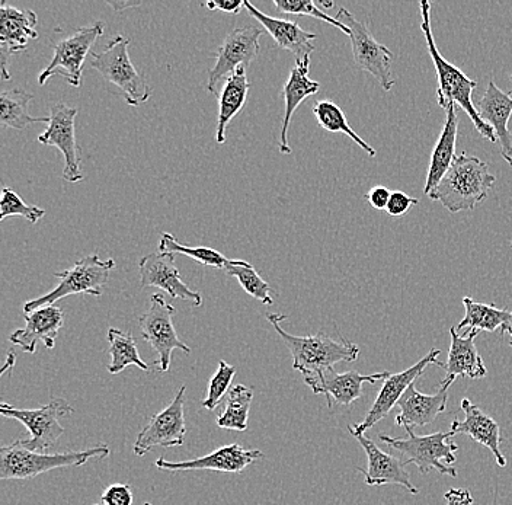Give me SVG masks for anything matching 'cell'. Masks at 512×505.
<instances>
[{
  "mask_svg": "<svg viewBox=\"0 0 512 505\" xmlns=\"http://www.w3.org/2000/svg\"><path fill=\"white\" fill-rule=\"evenodd\" d=\"M34 95L24 89L3 91L0 97V123L15 130H25L35 123H50V117H32L28 105Z\"/></svg>",
  "mask_w": 512,
  "mask_h": 505,
  "instance_id": "4dcf8cb0",
  "label": "cell"
},
{
  "mask_svg": "<svg viewBox=\"0 0 512 505\" xmlns=\"http://www.w3.org/2000/svg\"><path fill=\"white\" fill-rule=\"evenodd\" d=\"M501 331H502V334L510 335V337H511L510 347H512V319L510 322H508V324H505L504 326H502Z\"/></svg>",
  "mask_w": 512,
  "mask_h": 505,
  "instance_id": "bcb514c9",
  "label": "cell"
},
{
  "mask_svg": "<svg viewBox=\"0 0 512 505\" xmlns=\"http://www.w3.org/2000/svg\"><path fill=\"white\" fill-rule=\"evenodd\" d=\"M262 30L258 27L236 28L226 38L216 53V63L208 72L207 91L219 97L223 83L240 67L248 66L259 53Z\"/></svg>",
  "mask_w": 512,
  "mask_h": 505,
  "instance_id": "7c38bea8",
  "label": "cell"
},
{
  "mask_svg": "<svg viewBox=\"0 0 512 505\" xmlns=\"http://www.w3.org/2000/svg\"><path fill=\"white\" fill-rule=\"evenodd\" d=\"M249 88L251 85H249L245 67H240L223 83L217 97L219 98V117H217L216 137L219 145L226 142V129L230 121L245 107Z\"/></svg>",
  "mask_w": 512,
  "mask_h": 505,
  "instance_id": "f1b7e54d",
  "label": "cell"
},
{
  "mask_svg": "<svg viewBox=\"0 0 512 505\" xmlns=\"http://www.w3.org/2000/svg\"><path fill=\"white\" fill-rule=\"evenodd\" d=\"M275 9L283 14L291 15H304V17H312L320 19V21L328 22L332 27L338 28V30L344 31L345 34L350 37V30L341 22L336 21L335 18L329 17L325 11L318 8L316 3L312 0H274Z\"/></svg>",
  "mask_w": 512,
  "mask_h": 505,
  "instance_id": "f35d334b",
  "label": "cell"
},
{
  "mask_svg": "<svg viewBox=\"0 0 512 505\" xmlns=\"http://www.w3.org/2000/svg\"><path fill=\"white\" fill-rule=\"evenodd\" d=\"M419 8H421V30L425 35V41H427L428 53H430L432 62H434L435 69H437L438 105L443 110H447L450 105L462 108L464 113L469 115L473 126L478 130L480 136L485 137L489 142L495 143L496 136L494 130L491 129L488 123L482 120L478 113V108L473 104L472 94L476 86H478V82L467 78L459 67L447 62L443 54L438 51L431 30V3L427 2V0H422L419 3Z\"/></svg>",
  "mask_w": 512,
  "mask_h": 505,
  "instance_id": "6da1fadb",
  "label": "cell"
},
{
  "mask_svg": "<svg viewBox=\"0 0 512 505\" xmlns=\"http://www.w3.org/2000/svg\"><path fill=\"white\" fill-rule=\"evenodd\" d=\"M447 402L448 389H440L435 395H424L418 392L414 383L398 402L400 414L395 424L399 427H425L446 412Z\"/></svg>",
  "mask_w": 512,
  "mask_h": 505,
  "instance_id": "484cf974",
  "label": "cell"
},
{
  "mask_svg": "<svg viewBox=\"0 0 512 505\" xmlns=\"http://www.w3.org/2000/svg\"><path fill=\"white\" fill-rule=\"evenodd\" d=\"M446 123L438 137L437 145L432 150L430 168H428L427 182L424 193L430 196L437 188L448 169L456 159L457 131H459V118L456 114V105H450L446 110Z\"/></svg>",
  "mask_w": 512,
  "mask_h": 505,
  "instance_id": "4316f807",
  "label": "cell"
},
{
  "mask_svg": "<svg viewBox=\"0 0 512 505\" xmlns=\"http://www.w3.org/2000/svg\"><path fill=\"white\" fill-rule=\"evenodd\" d=\"M210 11H222L226 14L238 15L240 9L245 8V0H210L206 3Z\"/></svg>",
  "mask_w": 512,
  "mask_h": 505,
  "instance_id": "7bdbcfd3",
  "label": "cell"
},
{
  "mask_svg": "<svg viewBox=\"0 0 512 505\" xmlns=\"http://www.w3.org/2000/svg\"><path fill=\"white\" fill-rule=\"evenodd\" d=\"M419 201L416 198L409 197L402 191H393L387 204L386 212L393 217H400L409 212L414 206H418Z\"/></svg>",
  "mask_w": 512,
  "mask_h": 505,
  "instance_id": "60d3db41",
  "label": "cell"
},
{
  "mask_svg": "<svg viewBox=\"0 0 512 505\" xmlns=\"http://www.w3.org/2000/svg\"><path fill=\"white\" fill-rule=\"evenodd\" d=\"M159 251L171 252V254L175 255H187L192 260L198 261L200 264L206 265V267L217 268V270H224L227 261H229L220 252L206 248V246L191 248V246L179 244L178 239L168 232L162 233V236H160Z\"/></svg>",
  "mask_w": 512,
  "mask_h": 505,
  "instance_id": "d590c367",
  "label": "cell"
},
{
  "mask_svg": "<svg viewBox=\"0 0 512 505\" xmlns=\"http://www.w3.org/2000/svg\"><path fill=\"white\" fill-rule=\"evenodd\" d=\"M224 271H226L227 276L238 278L240 286L249 296L255 297L264 305H274V300L271 297V286L264 278L259 276L254 265L242 260H229L226 267H224Z\"/></svg>",
  "mask_w": 512,
  "mask_h": 505,
  "instance_id": "e575fe53",
  "label": "cell"
},
{
  "mask_svg": "<svg viewBox=\"0 0 512 505\" xmlns=\"http://www.w3.org/2000/svg\"><path fill=\"white\" fill-rule=\"evenodd\" d=\"M313 114H315L316 120H318V123L323 129L331 131V133L347 134L361 149H364V152H367L370 158L376 156L377 152L374 150V147L368 145L366 140L361 139V137L352 130L350 123H348L347 115H345L344 111H342L335 102L328 101V99L316 101L315 107H313Z\"/></svg>",
  "mask_w": 512,
  "mask_h": 505,
  "instance_id": "836d02e7",
  "label": "cell"
},
{
  "mask_svg": "<svg viewBox=\"0 0 512 505\" xmlns=\"http://www.w3.org/2000/svg\"><path fill=\"white\" fill-rule=\"evenodd\" d=\"M143 505H152V504H150V503H144Z\"/></svg>",
  "mask_w": 512,
  "mask_h": 505,
  "instance_id": "c3c4849f",
  "label": "cell"
},
{
  "mask_svg": "<svg viewBox=\"0 0 512 505\" xmlns=\"http://www.w3.org/2000/svg\"><path fill=\"white\" fill-rule=\"evenodd\" d=\"M108 340H110V356L111 364L108 366V372L111 375H118V373L126 370L128 366H136L144 372H149V364L144 363L140 357L139 350H137L136 341H134L133 334L130 332H123L117 328H111L108 331Z\"/></svg>",
  "mask_w": 512,
  "mask_h": 505,
  "instance_id": "1f68e13d",
  "label": "cell"
},
{
  "mask_svg": "<svg viewBox=\"0 0 512 505\" xmlns=\"http://www.w3.org/2000/svg\"><path fill=\"white\" fill-rule=\"evenodd\" d=\"M104 505H133V491L130 485H110L101 495Z\"/></svg>",
  "mask_w": 512,
  "mask_h": 505,
  "instance_id": "ab89813d",
  "label": "cell"
},
{
  "mask_svg": "<svg viewBox=\"0 0 512 505\" xmlns=\"http://www.w3.org/2000/svg\"><path fill=\"white\" fill-rule=\"evenodd\" d=\"M24 318L27 325L12 332L9 341L28 354L37 351L38 343L43 344L48 350H53L56 347L57 334L64 322L62 308L56 305L44 306L25 313Z\"/></svg>",
  "mask_w": 512,
  "mask_h": 505,
  "instance_id": "44dd1931",
  "label": "cell"
},
{
  "mask_svg": "<svg viewBox=\"0 0 512 505\" xmlns=\"http://www.w3.org/2000/svg\"><path fill=\"white\" fill-rule=\"evenodd\" d=\"M462 411L464 412L463 421L454 420L451 423L450 431L456 434H464L469 436L470 439L475 440L476 443L482 444L486 449L491 450L496 460V465L499 468L507 466V459L502 455V433L501 427L496 423L494 418L489 417L486 412H483L478 405L473 404L470 399L464 398L462 401Z\"/></svg>",
  "mask_w": 512,
  "mask_h": 505,
  "instance_id": "603a6c76",
  "label": "cell"
},
{
  "mask_svg": "<svg viewBox=\"0 0 512 505\" xmlns=\"http://www.w3.org/2000/svg\"><path fill=\"white\" fill-rule=\"evenodd\" d=\"M110 447L101 443L79 452L46 453L31 452L21 440L0 449V479H31L53 469L82 466L94 457H107Z\"/></svg>",
  "mask_w": 512,
  "mask_h": 505,
  "instance_id": "277c9868",
  "label": "cell"
},
{
  "mask_svg": "<svg viewBox=\"0 0 512 505\" xmlns=\"http://www.w3.org/2000/svg\"><path fill=\"white\" fill-rule=\"evenodd\" d=\"M104 30V22L98 21L60 40L54 47L53 59L38 76V85L44 86L48 79L60 75L69 85L79 88L86 57Z\"/></svg>",
  "mask_w": 512,
  "mask_h": 505,
  "instance_id": "30bf717a",
  "label": "cell"
},
{
  "mask_svg": "<svg viewBox=\"0 0 512 505\" xmlns=\"http://www.w3.org/2000/svg\"><path fill=\"white\" fill-rule=\"evenodd\" d=\"M140 287H158L172 297L190 302L195 308L203 305L200 293L192 292L182 281L175 265V254L171 252H152L139 262Z\"/></svg>",
  "mask_w": 512,
  "mask_h": 505,
  "instance_id": "2e32d148",
  "label": "cell"
},
{
  "mask_svg": "<svg viewBox=\"0 0 512 505\" xmlns=\"http://www.w3.org/2000/svg\"><path fill=\"white\" fill-rule=\"evenodd\" d=\"M175 308L169 305L162 294H153L147 312L139 318L140 332L144 341L158 353L159 372L166 373L171 367L175 350L191 354V347L182 343L174 325Z\"/></svg>",
  "mask_w": 512,
  "mask_h": 505,
  "instance_id": "8fae6325",
  "label": "cell"
},
{
  "mask_svg": "<svg viewBox=\"0 0 512 505\" xmlns=\"http://www.w3.org/2000/svg\"><path fill=\"white\" fill-rule=\"evenodd\" d=\"M335 19L350 30L352 56L357 66L370 73L384 91H392L396 83L392 72L395 54L387 49V46L380 44L370 33L367 25L358 21L348 9L339 8Z\"/></svg>",
  "mask_w": 512,
  "mask_h": 505,
  "instance_id": "ba28073f",
  "label": "cell"
},
{
  "mask_svg": "<svg viewBox=\"0 0 512 505\" xmlns=\"http://www.w3.org/2000/svg\"><path fill=\"white\" fill-rule=\"evenodd\" d=\"M406 431V439H395V437L384 436L380 434L379 439L382 443L398 450L400 455L405 456V465H416L422 475H427L431 471H437L441 475H448L451 478H457L456 469L453 468L456 462V453L459 452V446L451 440L454 434L451 431H440V433L430 434V436H416L412 427H403Z\"/></svg>",
  "mask_w": 512,
  "mask_h": 505,
  "instance_id": "5b68a950",
  "label": "cell"
},
{
  "mask_svg": "<svg viewBox=\"0 0 512 505\" xmlns=\"http://www.w3.org/2000/svg\"><path fill=\"white\" fill-rule=\"evenodd\" d=\"M368 457V469L357 468L363 473L364 481L370 487H383V485H400L406 491L416 495L419 489L412 484L411 475L406 471L405 462L398 457L383 452L373 440L368 439L366 434L354 436Z\"/></svg>",
  "mask_w": 512,
  "mask_h": 505,
  "instance_id": "ffe728a7",
  "label": "cell"
},
{
  "mask_svg": "<svg viewBox=\"0 0 512 505\" xmlns=\"http://www.w3.org/2000/svg\"><path fill=\"white\" fill-rule=\"evenodd\" d=\"M478 113L485 123L491 126L496 142L501 147L502 158L512 168V134L508 123L512 115V97L510 92L501 91L494 81L489 82L485 94L479 99Z\"/></svg>",
  "mask_w": 512,
  "mask_h": 505,
  "instance_id": "d4e9b609",
  "label": "cell"
},
{
  "mask_svg": "<svg viewBox=\"0 0 512 505\" xmlns=\"http://www.w3.org/2000/svg\"><path fill=\"white\" fill-rule=\"evenodd\" d=\"M390 372L373 373V375H361L358 372L336 373L334 369L322 373L319 376L304 377V383L312 389L315 395H325L329 408L332 402L350 407L363 396V385H374L380 380H386Z\"/></svg>",
  "mask_w": 512,
  "mask_h": 505,
  "instance_id": "ac0fdd59",
  "label": "cell"
},
{
  "mask_svg": "<svg viewBox=\"0 0 512 505\" xmlns=\"http://www.w3.org/2000/svg\"><path fill=\"white\" fill-rule=\"evenodd\" d=\"M76 115L78 108L69 105L56 104L50 108V123L43 134L38 136L41 145L54 146L63 153L64 163L63 178L66 181H83V174L80 171V149L76 142Z\"/></svg>",
  "mask_w": 512,
  "mask_h": 505,
  "instance_id": "9a60e30c",
  "label": "cell"
},
{
  "mask_svg": "<svg viewBox=\"0 0 512 505\" xmlns=\"http://www.w3.org/2000/svg\"><path fill=\"white\" fill-rule=\"evenodd\" d=\"M185 391L187 386L182 385L174 401L144 425L143 430L137 434L133 447L134 455L144 456L153 447H179L184 444L187 434Z\"/></svg>",
  "mask_w": 512,
  "mask_h": 505,
  "instance_id": "5bb4252c",
  "label": "cell"
},
{
  "mask_svg": "<svg viewBox=\"0 0 512 505\" xmlns=\"http://www.w3.org/2000/svg\"><path fill=\"white\" fill-rule=\"evenodd\" d=\"M38 17L31 9L15 8L0 3V62H2V79L9 81L11 73L8 70L9 57L12 54L27 49L28 41L38 37Z\"/></svg>",
  "mask_w": 512,
  "mask_h": 505,
  "instance_id": "e0dca14e",
  "label": "cell"
},
{
  "mask_svg": "<svg viewBox=\"0 0 512 505\" xmlns=\"http://www.w3.org/2000/svg\"><path fill=\"white\" fill-rule=\"evenodd\" d=\"M318 5L323 8H334V2H319Z\"/></svg>",
  "mask_w": 512,
  "mask_h": 505,
  "instance_id": "7dc6e473",
  "label": "cell"
},
{
  "mask_svg": "<svg viewBox=\"0 0 512 505\" xmlns=\"http://www.w3.org/2000/svg\"><path fill=\"white\" fill-rule=\"evenodd\" d=\"M447 505H473L472 492L466 488H451L444 494Z\"/></svg>",
  "mask_w": 512,
  "mask_h": 505,
  "instance_id": "ee69618b",
  "label": "cell"
},
{
  "mask_svg": "<svg viewBox=\"0 0 512 505\" xmlns=\"http://www.w3.org/2000/svg\"><path fill=\"white\" fill-rule=\"evenodd\" d=\"M11 216H22L28 222L37 223L46 216V210L41 209V207L30 206L15 191L5 187L2 191V204H0V220L5 222Z\"/></svg>",
  "mask_w": 512,
  "mask_h": 505,
  "instance_id": "74e56055",
  "label": "cell"
},
{
  "mask_svg": "<svg viewBox=\"0 0 512 505\" xmlns=\"http://www.w3.org/2000/svg\"><path fill=\"white\" fill-rule=\"evenodd\" d=\"M463 306L466 309L463 321L456 326V331H486L495 332L496 329L502 328L512 319L511 310L499 309L494 305H486V303H478L472 297H464Z\"/></svg>",
  "mask_w": 512,
  "mask_h": 505,
  "instance_id": "f546056e",
  "label": "cell"
},
{
  "mask_svg": "<svg viewBox=\"0 0 512 505\" xmlns=\"http://www.w3.org/2000/svg\"><path fill=\"white\" fill-rule=\"evenodd\" d=\"M390 196L392 191L387 190L383 185H376L371 188L366 194V200L371 204V207L376 210H386L387 204H389Z\"/></svg>",
  "mask_w": 512,
  "mask_h": 505,
  "instance_id": "b9f144b4",
  "label": "cell"
},
{
  "mask_svg": "<svg viewBox=\"0 0 512 505\" xmlns=\"http://www.w3.org/2000/svg\"><path fill=\"white\" fill-rule=\"evenodd\" d=\"M259 450L243 449L240 444H229L214 450L210 455L200 459L187 460V462H169V460H156V468L160 471H216L226 473H240L256 460L262 459Z\"/></svg>",
  "mask_w": 512,
  "mask_h": 505,
  "instance_id": "d6986e66",
  "label": "cell"
},
{
  "mask_svg": "<svg viewBox=\"0 0 512 505\" xmlns=\"http://www.w3.org/2000/svg\"><path fill=\"white\" fill-rule=\"evenodd\" d=\"M441 351L437 348H432L427 356L422 357L418 363L409 369L403 370V372L390 373L389 377L383 382L382 389H380L379 395H377L376 401H374L373 407L370 408L363 423L357 425H348L351 436H357V434H366V431L373 428L374 425L380 423L383 418L389 415V412L398 405L402 396L408 391L409 386L414 385L416 380L424 375L425 370L428 366H438L441 369L446 367V364L438 361Z\"/></svg>",
  "mask_w": 512,
  "mask_h": 505,
  "instance_id": "4fadbf2b",
  "label": "cell"
},
{
  "mask_svg": "<svg viewBox=\"0 0 512 505\" xmlns=\"http://www.w3.org/2000/svg\"><path fill=\"white\" fill-rule=\"evenodd\" d=\"M478 331H466L460 335L456 326L450 329L451 345L448 350L446 363V377L441 382L440 389H450L457 377L469 379H483L486 376V367L475 345Z\"/></svg>",
  "mask_w": 512,
  "mask_h": 505,
  "instance_id": "7402d4cb",
  "label": "cell"
},
{
  "mask_svg": "<svg viewBox=\"0 0 512 505\" xmlns=\"http://www.w3.org/2000/svg\"><path fill=\"white\" fill-rule=\"evenodd\" d=\"M496 178L489 165L478 156L457 155L443 180L430 194L432 201H440L450 213L475 210L489 196Z\"/></svg>",
  "mask_w": 512,
  "mask_h": 505,
  "instance_id": "3957f363",
  "label": "cell"
},
{
  "mask_svg": "<svg viewBox=\"0 0 512 505\" xmlns=\"http://www.w3.org/2000/svg\"><path fill=\"white\" fill-rule=\"evenodd\" d=\"M114 11L123 12V9L136 8L139 6V2H107Z\"/></svg>",
  "mask_w": 512,
  "mask_h": 505,
  "instance_id": "f6af8a7d",
  "label": "cell"
},
{
  "mask_svg": "<svg viewBox=\"0 0 512 505\" xmlns=\"http://www.w3.org/2000/svg\"><path fill=\"white\" fill-rule=\"evenodd\" d=\"M511 82H512V75L510 76Z\"/></svg>",
  "mask_w": 512,
  "mask_h": 505,
  "instance_id": "681fc988",
  "label": "cell"
},
{
  "mask_svg": "<svg viewBox=\"0 0 512 505\" xmlns=\"http://www.w3.org/2000/svg\"><path fill=\"white\" fill-rule=\"evenodd\" d=\"M511 249H512V239H511Z\"/></svg>",
  "mask_w": 512,
  "mask_h": 505,
  "instance_id": "f907efd6",
  "label": "cell"
},
{
  "mask_svg": "<svg viewBox=\"0 0 512 505\" xmlns=\"http://www.w3.org/2000/svg\"><path fill=\"white\" fill-rule=\"evenodd\" d=\"M267 319L290 350L293 356V369L302 373L303 377L322 375L334 369L335 364L352 363L360 356L358 345L344 338L335 341L323 332L309 337H296L288 334L281 326V322L287 319L286 315L268 313Z\"/></svg>",
  "mask_w": 512,
  "mask_h": 505,
  "instance_id": "7a4b0ae2",
  "label": "cell"
},
{
  "mask_svg": "<svg viewBox=\"0 0 512 505\" xmlns=\"http://www.w3.org/2000/svg\"><path fill=\"white\" fill-rule=\"evenodd\" d=\"M115 268L114 260L102 261L99 255H88L73 265L72 268L54 274L59 278V284L44 296L38 299L28 300L24 303V313L32 310L51 306L64 297L72 294H92L101 296L104 293L105 284L108 283L110 273Z\"/></svg>",
  "mask_w": 512,
  "mask_h": 505,
  "instance_id": "52a82bcc",
  "label": "cell"
},
{
  "mask_svg": "<svg viewBox=\"0 0 512 505\" xmlns=\"http://www.w3.org/2000/svg\"><path fill=\"white\" fill-rule=\"evenodd\" d=\"M309 69L310 63H296L283 88L286 108H284L283 127H281L280 152L284 155L291 153V147L288 145V129H290L294 111L299 108L304 99L318 94L320 89V83L309 78Z\"/></svg>",
  "mask_w": 512,
  "mask_h": 505,
  "instance_id": "83f0119b",
  "label": "cell"
},
{
  "mask_svg": "<svg viewBox=\"0 0 512 505\" xmlns=\"http://www.w3.org/2000/svg\"><path fill=\"white\" fill-rule=\"evenodd\" d=\"M245 8L248 9L249 15L270 33L280 49L290 51L296 57V63H310V56L315 51L313 41L318 35L303 30L296 22L268 17L248 0H245Z\"/></svg>",
  "mask_w": 512,
  "mask_h": 505,
  "instance_id": "cb8c5ba5",
  "label": "cell"
},
{
  "mask_svg": "<svg viewBox=\"0 0 512 505\" xmlns=\"http://www.w3.org/2000/svg\"><path fill=\"white\" fill-rule=\"evenodd\" d=\"M130 40L115 35L104 51L92 54L91 66L101 73L105 81L120 89L124 101L131 107H139L152 97V88L134 67L128 54Z\"/></svg>",
  "mask_w": 512,
  "mask_h": 505,
  "instance_id": "8992f818",
  "label": "cell"
},
{
  "mask_svg": "<svg viewBox=\"0 0 512 505\" xmlns=\"http://www.w3.org/2000/svg\"><path fill=\"white\" fill-rule=\"evenodd\" d=\"M254 392L245 385L233 386L227 395L223 414L217 418V425L223 430H248L249 411H251Z\"/></svg>",
  "mask_w": 512,
  "mask_h": 505,
  "instance_id": "d6a6232c",
  "label": "cell"
},
{
  "mask_svg": "<svg viewBox=\"0 0 512 505\" xmlns=\"http://www.w3.org/2000/svg\"><path fill=\"white\" fill-rule=\"evenodd\" d=\"M235 375V367L230 366L224 360H220L216 373L208 382L207 398L203 401L204 408L208 409V411H214V409L219 407L224 396L229 395V392L232 391L230 386H232Z\"/></svg>",
  "mask_w": 512,
  "mask_h": 505,
  "instance_id": "8d00e7d4",
  "label": "cell"
},
{
  "mask_svg": "<svg viewBox=\"0 0 512 505\" xmlns=\"http://www.w3.org/2000/svg\"><path fill=\"white\" fill-rule=\"evenodd\" d=\"M75 409L64 399H53L48 405L38 409H21L12 405H0V414L6 418L19 421L30 431V439L21 440L24 447L31 452L46 453V450L56 446L64 434L60 418L72 415Z\"/></svg>",
  "mask_w": 512,
  "mask_h": 505,
  "instance_id": "9c48e42d",
  "label": "cell"
}]
</instances>
